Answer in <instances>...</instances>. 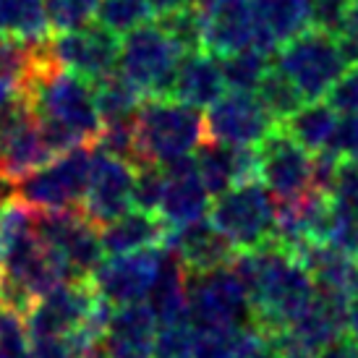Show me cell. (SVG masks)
<instances>
[{
	"instance_id": "obj_46",
	"label": "cell",
	"mask_w": 358,
	"mask_h": 358,
	"mask_svg": "<svg viewBox=\"0 0 358 358\" xmlns=\"http://www.w3.org/2000/svg\"><path fill=\"white\" fill-rule=\"evenodd\" d=\"M269 340L275 343L280 358H317V353H319V350H314L308 343H303V340H301L299 335L288 327L272 332Z\"/></svg>"
},
{
	"instance_id": "obj_17",
	"label": "cell",
	"mask_w": 358,
	"mask_h": 358,
	"mask_svg": "<svg viewBox=\"0 0 358 358\" xmlns=\"http://www.w3.org/2000/svg\"><path fill=\"white\" fill-rule=\"evenodd\" d=\"M162 170L168 176V183H165V194H162L157 215L168 225V230L183 228V225L207 217L209 207H212V194L196 173L194 155L173 159L168 165H162Z\"/></svg>"
},
{
	"instance_id": "obj_2",
	"label": "cell",
	"mask_w": 358,
	"mask_h": 358,
	"mask_svg": "<svg viewBox=\"0 0 358 358\" xmlns=\"http://www.w3.org/2000/svg\"><path fill=\"white\" fill-rule=\"evenodd\" d=\"M31 115L37 120H52L76 134L84 144H94L102 131V120L94 105L92 81L48 63L31 73L21 87Z\"/></svg>"
},
{
	"instance_id": "obj_15",
	"label": "cell",
	"mask_w": 358,
	"mask_h": 358,
	"mask_svg": "<svg viewBox=\"0 0 358 358\" xmlns=\"http://www.w3.org/2000/svg\"><path fill=\"white\" fill-rule=\"evenodd\" d=\"M131 191H134V165L94 147L90 189L81 201L84 217L90 220L92 225L105 228L108 222L134 209Z\"/></svg>"
},
{
	"instance_id": "obj_27",
	"label": "cell",
	"mask_w": 358,
	"mask_h": 358,
	"mask_svg": "<svg viewBox=\"0 0 358 358\" xmlns=\"http://www.w3.org/2000/svg\"><path fill=\"white\" fill-rule=\"evenodd\" d=\"M345 303H348L345 299L317 288L314 299L308 301L306 308L296 317V322L288 329H293L303 343H308L314 350H319L322 345H327L332 338L348 332L345 329Z\"/></svg>"
},
{
	"instance_id": "obj_10",
	"label": "cell",
	"mask_w": 358,
	"mask_h": 358,
	"mask_svg": "<svg viewBox=\"0 0 358 358\" xmlns=\"http://www.w3.org/2000/svg\"><path fill=\"white\" fill-rule=\"evenodd\" d=\"M257 176L275 201H296L314 191V155L278 126L257 147Z\"/></svg>"
},
{
	"instance_id": "obj_45",
	"label": "cell",
	"mask_w": 358,
	"mask_h": 358,
	"mask_svg": "<svg viewBox=\"0 0 358 358\" xmlns=\"http://www.w3.org/2000/svg\"><path fill=\"white\" fill-rule=\"evenodd\" d=\"M236 335L196 332V358H233Z\"/></svg>"
},
{
	"instance_id": "obj_32",
	"label": "cell",
	"mask_w": 358,
	"mask_h": 358,
	"mask_svg": "<svg viewBox=\"0 0 358 358\" xmlns=\"http://www.w3.org/2000/svg\"><path fill=\"white\" fill-rule=\"evenodd\" d=\"M257 97L264 105V110L269 113V118L275 120V126H282L285 120L299 113V108L303 105L301 92L290 84V79L282 71L272 63V69L267 71V76L262 79V84L257 87Z\"/></svg>"
},
{
	"instance_id": "obj_36",
	"label": "cell",
	"mask_w": 358,
	"mask_h": 358,
	"mask_svg": "<svg viewBox=\"0 0 358 358\" xmlns=\"http://www.w3.org/2000/svg\"><path fill=\"white\" fill-rule=\"evenodd\" d=\"M152 358H196V329L189 319L159 324Z\"/></svg>"
},
{
	"instance_id": "obj_50",
	"label": "cell",
	"mask_w": 358,
	"mask_h": 358,
	"mask_svg": "<svg viewBox=\"0 0 358 358\" xmlns=\"http://www.w3.org/2000/svg\"><path fill=\"white\" fill-rule=\"evenodd\" d=\"M348 31H356L358 34V0H353L350 3V10H348V27H345Z\"/></svg>"
},
{
	"instance_id": "obj_5",
	"label": "cell",
	"mask_w": 358,
	"mask_h": 358,
	"mask_svg": "<svg viewBox=\"0 0 358 358\" xmlns=\"http://www.w3.org/2000/svg\"><path fill=\"white\" fill-rule=\"evenodd\" d=\"M94 162V144H81L16 180V199L34 212L81 209Z\"/></svg>"
},
{
	"instance_id": "obj_52",
	"label": "cell",
	"mask_w": 358,
	"mask_h": 358,
	"mask_svg": "<svg viewBox=\"0 0 358 358\" xmlns=\"http://www.w3.org/2000/svg\"><path fill=\"white\" fill-rule=\"evenodd\" d=\"M3 212H6V204H0V225H3Z\"/></svg>"
},
{
	"instance_id": "obj_6",
	"label": "cell",
	"mask_w": 358,
	"mask_h": 358,
	"mask_svg": "<svg viewBox=\"0 0 358 358\" xmlns=\"http://www.w3.org/2000/svg\"><path fill=\"white\" fill-rule=\"evenodd\" d=\"M180 58L183 52L168 37V31L157 21H147L123 34L115 71L126 76L144 97L170 100Z\"/></svg>"
},
{
	"instance_id": "obj_44",
	"label": "cell",
	"mask_w": 358,
	"mask_h": 358,
	"mask_svg": "<svg viewBox=\"0 0 358 358\" xmlns=\"http://www.w3.org/2000/svg\"><path fill=\"white\" fill-rule=\"evenodd\" d=\"M327 150L340 159H358V113L338 118L335 134L329 139Z\"/></svg>"
},
{
	"instance_id": "obj_28",
	"label": "cell",
	"mask_w": 358,
	"mask_h": 358,
	"mask_svg": "<svg viewBox=\"0 0 358 358\" xmlns=\"http://www.w3.org/2000/svg\"><path fill=\"white\" fill-rule=\"evenodd\" d=\"M92 92H94V105H97L102 126L134 120L141 102L147 100L126 76H120L118 71L92 81Z\"/></svg>"
},
{
	"instance_id": "obj_33",
	"label": "cell",
	"mask_w": 358,
	"mask_h": 358,
	"mask_svg": "<svg viewBox=\"0 0 358 358\" xmlns=\"http://www.w3.org/2000/svg\"><path fill=\"white\" fill-rule=\"evenodd\" d=\"M94 19L113 34H129L155 19L150 0H100Z\"/></svg>"
},
{
	"instance_id": "obj_21",
	"label": "cell",
	"mask_w": 358,
	"mask_h": 358,
	"mask_svg": "<svg viewBox=\"0 0 358 358\" xmlns=\"http://www.w3.org/2000/svg\"><path fill=\"white\" fill-rule=\"evenodd\" d=\"M254 19H257V40L254 48L275 52L306 31L308 24V0H251Z\"/></svg>"
},
{
	"instance_id": "obj_20",
	"label": "cell",
	"mask_w": 358,
	"mask_h": 358,
	"mask_svg": "<svg viewBox=\"0 0 358 358\" xmlns=\"http://www.w3.org/2000/svg\"><path fill=\"white\" fill-rule=\"evenodd\" d=\"M194 162L212 196H220L241 180L257 178V147H230L204 139L194 152Z\"/></svg>"
},
{
	"instance_id": "obj_49",
	"label": "cell",
	"mask_w": 358,
	"mask_h": 358,
	"mask_svg": "<svg viewBox=\"0 0 358 358\" xmlns=\"http://www.w3.org/2000/svg\"><path fill=\"white\" fill-rule=\"evenodd\" d=\"M189 3H191V0H150L155 19H159V16H168V13H173V10L189 6Z\"/></svg>"
},
{
	"instance_id": "obj_3",
	"label": "cell",
	"mask_w": 358,
	"mask_h": 358,
	"mask_svg": "<svg viewBox=\"0 0 358 358\" xmlns=\"http://www.w3.org/2000/svg\"><path fill=\"white\" fill-rule=\"evenodd\" d=\"M134 165H168L173 159L194 155L204 141V115L186 102L147 97L134 120Z\"/></svg>"
},
{
	"instance_id": "obj_42",
	"label": "cell",
	"mask_w": 358,
	"mask_h": 358,
	"mask_svg": "<svg viewBox=\"0 0 358 358\" xmlns=\"http://www.w3.org/2000/svg\"><path fill=\"white\" fill-rule=\"evenodd\" d=\"M324 102H327L338 115L358 113V63L343 71V76H340V79L329 87L327 94H324Z\"/></svg>"
},
{
	"instance_id": "obj_7",
	"label": "cell",
	"mask_w": 358,
	"mask_h": 358,
	"mask_svg": "<svg viewBox=\"0 0 358 358\" xmlns=\"http://www.w3.org/2000/svg\"><path fill=\"white\" fill-rule=\"evenodd\" d=\"M189 322L196 332L238 335L251 324V301L233 267L189 275Z\"/></svg>"
},
{
	"instance_id": "obj_43",
	"label": "cell",
	"mask_w": 358,
	"mask_h": 358,
	"mask_svg": "<svg viewBox=\"0 0 358 358\" xmlns=\"http://www.w3.org/2000/svg\"><path fill=\"white\" fill-rule=\"evenodd\" d=\"M233 358H280L275 343L269 340L267 332L249 324L236 335L233 343Z\"/></svg>"
},
{
	"instance_id": "obj_47",
	"label": "cell",
	"mask_w": 358,
	"mask_h": 358,
	"mask_svg": "<svg viewBox=\"0 0 358 358\" xmlns=\"http://www.w3.org/2000/svg\"><path fill=\"white\" fill-rule=\"evenodd\" d=\"M317 358H358V340L350 332H343L329 340L327 345H322Z\"/></svg>"
},
{
	"instance_id": "obj_18",
	"label": "cell",
	"mask_w": 358,
	"mask_h": 358,
	"mask_svg": "<svg viewBox=\"0 0 358 358\" xmlns=\"http://www.w3.org/2000/svg\"><path fill=\"white\" fill-rule=\"evenodd\" d=\"M162 249L173 251L189 275H201L209 269L230 267L238 251L217 233V228L207 217L191 222L183 228L168 230Z\"/></svg>"
},
{
	"instance_id": "obj_40",
	"label": "cell",
	"mask_w": 358,
	"mask_h": 358,
	"mask_svg": "<svg viewBox=\"0 0 358 358\" xmlns=\"http://www.w3.org/2000/svg\"><path fill=\"white\" fill-rule=\"evenodd\" d=\"M0 358H31L27 322L8 308H0Z\"/></svg>"
},
{
	"instance_id": "obj_34",
	"label": "cell",
	"mask_w": 358,
	"mask_h": 358,
	"mask_svg": "<svg viewBox=\"0 0 358 358\" xmlns=\"http://www.w3.org/2000/svg\"><path fill=\"white\" fill-rule=\"evenodd\" d=\"M31 358H87L100 345V338L87 324L71 335H50V338H29Z\"/></svg>"
},
{
	"instance_id": "obj_12",
	"label": "cell",
	"mask_w": 358,
	"mask_h": 358,
	"mask_svg": "<svg viewBox=\"0 0 358 358\" xmlns=\"http://www.w3.org/2000/svg\"><path fill=\"white\" fill-rule=\"evenodd\" d=\"M50 58L55 66L73 71L84 79H100L105 73H113L118 66V34L100 27L97 21H90L87 27L71 31H58L48 42Z\"/></svg>"
},
{
	"instance_id": "obj_16",
	"label": "cell",
	"mask_w": 358,
	"mask_h": 358,
	"mask_svg": "<svg viewBox=\"0 0 358 358\" xmlns=\"http://www.w3.org/2000/svg\"><path fill=\"white\" fill-rule=\"evenodd\" d=\"M201 13L204 50L212 55H230L257 40V19L251 0H196Z\"/></svg>"
},
{
	"instance_id": "obj_37",
	"label": "cell",
	"mask_w": 358,
	"mask_h": 358,
	"mask_svg": "<svg viewBox=\"0 0 358 358\" xmlns=\"http://www.w3.org/2000/svg\"><path fill=\"white\" fill-rule=\"evenodd\" d=\"M165 183H168V176H165L162 165H155V162L134 165V191H131L134 209L157 215L162 194H165Z\"/></svg>"
},
{
	"instance_id": "obj_25",
	"label": "cell",
	"mask_w": 358,
	"mask_h": 358,
	"mask_svg": "<svg viewBox=\"0 0 358 358\" xmlns=\"http://www.w3.org/2000/svg\"><path fill=\"white\" fill-rule=\"evenodd\" d=\"M147 306L157 319V327L189 319V272L168 249H162L157 278L147 296Z\"/></svg>"
},
{
	"instance_id": "obj_51",
	"label": "cell",
	"mask_w": 358,
	"mask_h": 358,
	"mask_svg": "<svg viewBox=\"0 0 358 358\" xmlns=\"http://www.w3.org/2000/svg\"><path fill=\"white\" fill-rule=\"evenodd\" d=\"M87 358H105V356H102V350H100V345H97V348L92 350V353H90V356H87Z\"/></svg>"
},
{
	"instance_id": "obj_35",
	"label": "cell",
	"mask_w": 358,
	"mask_h": 358,
	"mask_svg": "<svg viewBox=\"0 0 358 358\" xmlns=\"http://www.w3.org/2000/svg\"><path fill=\"white\" fill-rule=\"evenodd\" d=\"M157 24L168 31V37L178 45V50L183 52V55H186V52L204 50L201 13L194 3L183 6V8H178V10H173V13H168V16H159Z\"/></svg>"
},
{
	"instance_id": "obj_19",
	"label": "cell",
	"mask_w": 358,
	"mask_h": 358,
	"mask_svg": "<svg viewBox=\"0 0 358 358\" xmlns=\"http://www.w3.org/2000/svg\"><path fill=\"white\" fill-rule=\"evenodd\" d=\"M155 335L157 319L147 301L115 306L100 338V350L105 358H152Z\"/></svg>"
},
{
	"instance_id": "obj_1",
	"label": "cell",
	"mask_w": 358,
	"mask_h": 358,
	"mask_svg": "<svg viewBox=\"0 0 358 358\" xmlns=\"http://www.w3.org/2000/svg\"><path fill=\"white\" fill-rule=\"evenodd\" d=\"M230 267L246 285L251 324L267 335L290 327L317 290L306 267L275 241L259 249L238 251Z\"/></svg>"
},
{
	"instance_id": "obj_9",
	"label": "cell",
	"mask_w": 358,
	"mask_h": 358,
	"mask_svg": "<svg viewBox=\"0 0 358 358\" xmlns=\"http://www.w3.org/2000/svg\"><path fill=\"white\" fill-rule=\"evenodd\" d=\"M34 228L42 243L69 267L73 280H90L105 259L100 228L92 225L81 209L34 212Z\"/></svg>"
},
{
	"instance_id": "obj_48",
	"label": "cell",
	"mask_w": 358,
	"mask_h": 358,
	"mask_svg": "<svg viewBox=\"0 0 358 358\" xmlns=\"http://www.w3.org/2000/svg\"><path fill=\"white\" fill-rule=\"evenodd\" d=\"M345 329L358 340V290L348 299V303H345Z\"/></svg>"
},
{
	"instance_id": "obj_26",
	"label": "cell",
	"mask_w": 358,
	"mask_h": 358,
	"mask_svg": "<svg viewBox=\"0 0 358 358\" xmlns=\"http://www.w3.org/2000/svg\"><path fill=\"white\" fill-rule=\"evenodd\" d=\"M52 157L55 155L48 150L34 115L21 120L6 136H0V173H6L13 180L24 178L42 165H48Z\"/></svg>"
},
{
	"instance_id": "obj_31",
	"label": "cell",
	"mask_w": 358,
	"mask_h": 358,
	"mask_svg": "<svg viewBox=\"0 0 358 358\" xmlns=\"http://www.w3.org/2000/svg\"><path fill=\"white\" fill-rule=\"evenodd\" d=\"M217 60L225 87H230L233 92H257L262 79L272 69V55L254 48V45L230 52V55H222Z\"/></svg>"
},
{
	"instance_id": "obj_13",
	"label": "cell",
	"mask_w": 358,
	"mask_h": 358,
	"mask_svg": "<svg viewBox=\"0 0 358 358\" xmlns=\"http://www.w3.org/2000/svg\"><path fill=\"white\" fill-rule=\"evenodd\" d=\"M97 303V293L90 280H69L31 303L27 311L29 338H50V335H71L87 324L92 308Z\"/></svg>"
},
{
	"instance_id": "obj_39",
	"label": "cell",
	"mask_w": 358,
	"mask_h": 358,
	"mask_svg": "<svg viewBox=\"0 0 358 358\" xmlns=\"http://www.w3.org/2000/svg\"><path fill=\"white\" fill-rule=\"evenodd\" d=\"M327 196L340 215L358 222V159H343L340 162Z\"/></svg>"
},
{
	"instance_id": "obj_14",
	"label": "cell",
	"mask_w": 358,
	"mask_h": 358,
	"mask_svg": "<svg viewBox=\"0 0 358 358\" xmlns=\"http://www.w3.org/2000/svg\"><path fill=\"white\" fill-rule=\"evenodd\" d=\"M159 257H162V246L105 257L100 267L92 272V288L113 306L141 303V301H147L152 282L157 278Z\"/></svg>"
},
{
	"instance_id": "obj_41",
	"label": "cell",
	"mask_w": 358,
	"mask_h": 358,
	"mask_svg": "<svg viewBox=\"0 0 358 358\" xmlns=\"http://www.w3.org/2000/svg\"><path fill=\"white\" fill-rule=\"evenodd\" d=\"M353 0H308V24L311 29L340 37L348 27V10Z\"/></svg>"
},
{
	"instance_id": "obj_4",
	"label": "cell",
	"mask_w": 358,
	"mask_h": 358,
	"mask_svg": "<svg viewBox=\"0 0 358 358\" xmlns=\"http://www.w3.org/2000/svg\"><path fill=\"white\" fill-rule=\"evenodd\" d=\"M278 220V201L262 180L249 178L215 196L209 222L236 251H251L272 241Z\"/></svg>"
},
{
	"instance_id": "obj_29",
	"label": "cell",
	"mask_w": 358,
	"mask_h": 358,
	"mask_svg": "<svg viewBox=\"0 0 358 358\" xmlns=\"http://www.w3.org/2000/svg\"><path fill=\"white\" fill-rule=\"evenodd\" d=\"M335 126H338V113L329 108L327 102L317 100L303 102L299 113H293L280 129L288 131L303 150L317 155V152L327 150L329 139L335 134Z\"/></svg>"
},
{
	"instance_id": "obj_38",
	"label": "cell",
	"mask_w": 358,
	"mask_h": 358,
	"mask_svg": "<svg viewBox=\"0 0 358 358\" xmlns=\"http://www.w3.org/2000/svg\"><path fill=\"white\" fill-rule=\"evenodd\" d=\"M100 0H45L50 31H71L87 27L97 13Z\"/></svg>"
},
{
	"instance_id": "obj_8",
	"label": "cell",
	"mask_w": 358,
	"mask_h": 358,
	"mask_svg": "<svg viewBox=\"0 0 358 358\" xmlns=\"http://www.w3.org/2000/svg\"><path fill=\"white\" fill-rule=\"evenodd\" d=\"M306 102L322 100L329 87L343 76L348 63L343 58L338 37L308 27L299 37L285 42L272 60Z\"/></svg>"
},
{
	"instance_id": "obj_11",
	"label": "cell",
	"mask_w": 358,
	"mask_h": 358,
	"mask_svg": "<svg viewBox=\"0 0 358 358\" xmlns=\"http://www.w3.org/2000/svg\"><path fill=\"white\" fill-rule=\"evenodd\" d=\"M275 129L254 92H225L204 115V139L230 147H259Z\"/></svg>"
},
{
	"instance_id": "obj_30",
	"label": "cell",
	"mask_w": 358,
	"mask_h": 358,
	"mask_svg": "<svg viewBox=\"0 0 358 358\" xmlns=\"http://www.w3.org/2000/svg\"><path fill=\"white\" fill-rule=\"evenodd\" d=\"M0 34L27 42L50 37L45 0H0Z\"/></svg>"
},
{
	"instance_id": "obj_23",
	"label": "cell",
	"mask_w": 358,
	"mask_h": 358,
	"mask_svg": "<svg viewBox=\"0 0 358 358\" xmlns=\"http://www.w3.org/2000/svg\"><path fill=\"white\" fill-rule=\"evenodd\" d=\"M314 280V288L335 293L348 301L358 290V259L335 249L329 243H306L296 254Z\"/></svg>"
},
{
	"instance_id": "obj_22",
	"label": "cell",
	"mask_w": 358,
	"mask_h": 358,
	"mask_svg": "<svg viewBox=\"0 0 358 358\" xmlns=\"http://www.w3.org/2000/svg\"><path fill=\"white\" fill-rule=\"evenodd\" d=\"M222 94H225V79L220 71L217 55L207 50L186 52L176 71L170 100L186 102L191 108L201 110L217 102Z\"/></svg>"
},
{
	"instance_id": "obj_24",
	"label": "cell",
	"mask_w": 358,
	"mask_h": 358,
	"mask_svg": "<svg viewBox=\"0 0 358 358\" xmlns=\"http://www.w3.org/2000/svg\"><path fill=\"white\" fill-rule=\"evenodd\" d=\"M168 236V225L159 220V215L129 209L118 220L108 222L100 228L102 249L105 257H118V254H134L141 249H157Z\"/></svg>"
},
{
	"instance_id": "obj_53",
	"label": "cell",
	"mask_w": 358,
	"mask_h": 358,
	"mask_svg": "<svg viewBox=\"0 0 358 358\" xmlns=\"http://www.w3.org/2000/svg\"><path fill=\"white\" fill-rule=\"evenodd\" d=\"M191 3H196V0H191Z\"/></svg>"
}]
</instances>
